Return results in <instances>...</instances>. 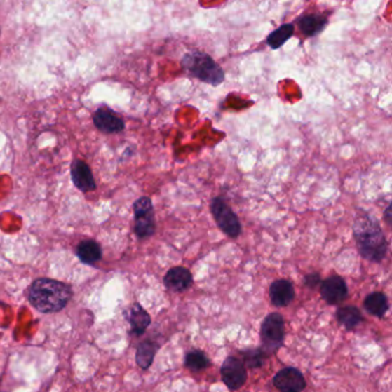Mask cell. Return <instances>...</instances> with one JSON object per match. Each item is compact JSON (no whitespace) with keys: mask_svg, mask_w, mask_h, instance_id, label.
<instances>
[{"mask_svg":"<svg viewBox=\"0 0 392 392\" xmlns=\"http://www.w3.org/2000/svg\"><path fill=\"white\" fill-rule=\"evenodd\" d=\"M353 237L363 258L381 262L388 252V242L381 224L372 214H360L353 222Z\"/></svg>","mask_w":392,"mask_h":392,"instance_id":"cell-1","label":"cell"},{"mask_svg":"<svg viewBox=\"0 0 392 392\" xmlns=\"http://www.w3.org/2000/svg\"><path fill=\"white\" fill-rule=\"evenodd\" d=\"M69 285L51 278H39L30 285L29 303L42 313H55L64 309L72 298Z\"/></svg>","mask_w":392,"mask_h":392,"instance_id":"cell-2","label":"cell"},{"mask_svg":"<svg viewBox=\"0 0 392 392\" xmlns=\"http://www.w3.org/2000/svg\"><path fill=\"white\" fill-rule=\"evenodd\" d=\"M181 66L190 76L203 83L217 86L224 83L226 74L220 65L205 52L191 51L185 53L181 59Z\"/></svg>","mask_w":392,"mask_h":392,"instance_id":"cell-3","label":"cell"},{"mask_svg":"<svg viewBox=\"0 0 392 392\" xmlns=\"http://www.w3.org/2000/svg\"><path fill=\"white\" fill-rule=\"evenodd\" d=\"M210 208L215 224L224 235L230 238H237L242 234V224L237 214L227 204L224 198L214 197L210 201Z\"/></svg>","mask_w":392,"mask_h":392,"instance_id":"cell-4","label":"cell"},{"mask_svg":"<svg viewBox=\"0 0 392 392\" xmlns=\"http://www.w3.org/2000/svg\"><path fill=\"white\" fill-rule=\"evenodd\" d=\"M260 337H262L264 353L266 356L275 353L283 344V316L278 313H271L267 316L262 325Z\"/></svg>","mask_w":392,"mask_h":392,"instance_id":"cell-5","label":"cell"},{"mask_svg":"<svg viewBox=\"0 0 392 392\" xmlns=\"http://www.w3.org/2000/svg\"><path fill=\"white\" fill-rule=\"evenodd\" d=\"M134 231L140 238H147L156 231V219L152 201L149 197H140L134 204Z\"/></svg>","mask_w":392,"mask_h":392,"instance_id":"cell-6","label":"cell"},{"mask_svg":"<svg viewBox=\"0 0 392 392\" xmlns=\"http://www.w3.org/2000/svg\"><path fill=\"white\" fill-rule=\"evenodd\" d=\"M221 375L230 390H238L245 384L248 374L242 360L236 357H228L221 367Z\"/></svg>","mask_w":392,"mask_h":392,"instance_id":"cell-7","label":"cell"},{"mask_svg":"<svg viewBox=\"0 0 392 392\" xmlns=\"http://www.w3.org/2000/svg\"><path fill=\"white\" fill-rule=\"evenodd\" d=\"M274 386L280 392H302L306 386L303 374L294 367L281 370L273 379Z\"/></svg>","mask_w":392,"mask_h":392,"instance_id":"cell-8","label":"cell"},{"mask_svg":"<svg viewBox=\"0 0 392 392\" xmlns=\"http://www.w3.org/2000/svg\"><path fill=\"white\" fill-rule=\"evenodd\" d=\"M321 296L329 305L342 303L348 297V285L341 276L334 275L323 281Z\"/></svg>","mask_w":392,"mask_h":392,"instance_id":"cell-9","label":"cell"},{"mask_svg":"<svg viewBox=\"0 0 392 392\" xmlns=\"http://www.w3.org/2000/svg\"><path fill=\"white\" fill-rule=\"evenodd\" d=\"M72 180L75 187L82 192L93 191L96 189L93 172L82 160H75L72 165Z\"/></svg>","mask_w":392,"mask_h":392,"instance_id":"cell-10","label":"cell"},{"mask_svg":"<svg viewBox=\"0 0 392 392\" xmlns=\"http://www.w3.org/2000/svg\"><path fill=\"white\" fill-rule=\"evenodd\" d=\"M192 280L194 278H192L191 271L187 268L177 266V267L170 268L167 271L163 282L169 290L181 292L191 287Z\"/></svg>","mask_w":392,"mask_h":392,"instance_id":"cell-11","label":"cell"},{"mask_svg":"<svg viewBox=\"0 0 392 392\" xmlns=\"http://www.w3.org/2000/svg\"><path fill=\"white\" fill-rule=\"evenodd\" d=\"M269 296L275 306H288L295 298L294 285L290 281L276 280L271 283Z\"/></svg>","mask_w":392,"mask_h":392,"instance_id":"cell-12","label":"cell"},{"mask_svg":"<svg viewBox=\"0 0 392 392\" xmlns=\"http://www.w3.org/2000/svg\"><path fill=\"white\" fill-rule=\"evenodd\" d=\"M297 25L300 32H303L306 37H314L325 30L328 26V19L321 14L311 13L305 14L297 19Z\"/></svg>","mask_w":392,"mask_h":392,"instance_id":"cell-13","label":"cell"},{"mask_svg":"<svg viewBox=\"0 0 392 392\" xmlns=\"http://www.w3.org/2000/svg\"><path fill=\"white\" fill-rule=\"evenodd\" d=\"M93 123L98 128L99 130L107 133V134H115L125 129V122L119 118L114 113L106 111V109H98L93 114Z\"/></svg>","mask_w":392,"mask_h":392,"instance_id":"cell-14","label":"cell"},{"mask_svg":"<svg viewBox=\"0 0 392 392\" xmlns=\"http://www.w3.org/2000/svg\"><path fill=\"white\" fill-rule=\"evenodd\" d=\"M128 321L130 323L131 334L140 336L147 332V327L151 323V318L149 313L140 304L136 303L129 309Z\"/></svg>","mask_w":392,"mask_h":392,"instance_id":"cell-15","label":"cell"},{"mask_svg":"<svg viewBox=\"0 0 392 392\" xmlns=\"http://www.w3.org/2000/svg\"><path fill=\"white\" fill-rule=\"evenodd\" d=\"M76 255L81 262H84L86 265H95L102 259V252L96 241L86 239L77 246Z\"/></svg>","mask_w":392,"mask_h":392,"instance_id":"cell-16","label":"cell"},{"mask_svg":"<svg viewBox=\"0 0 392 392\" xmlns=\"http://www.w3.org/2000/svg\"><path fill=\"white\" fill-rule=\"evenodd\" d=\"M294 23H284L268 35L266 42L271 50H278L294 36Z\"/></svg>","mask_w":392,"mask_h":392,"instance_id":"cell-17","label":"cell"},{"mask_svg":"<svg viewBox=\"0 0 392 392\" xmlns=\"http://www.w3.org/2000/svg\"><path fill=\"white\" fill-rule=\"evenodd\" d=\"M364 307L372 316L383 318L389 309V303L386 295L382 292H373L366 297V299L364 300Z\"/></svg>","mask_w":392,"mask_h":392,"instance_id":"cell-18","label":"cell"},{"mask_svg":"<svg viewBox=\"0 0 392 392\" xmlns=\"http://www.w3.org/2000/svg\"><path fill=\"white\" fill-rule=\"evenodd\" d=\"M159 349V345L152 341H144L138 345L137 352H136V361L138 366L142 370L150 368L156 357V351Z\"/></svg>","mask_w":392,"mask_h":392,"instance_id":"cell-19","label":"cell"},{"mask_svg":"<svg viewBox=\"0 0 392 392\" xmlns=\"http://www.w3.org/2000/svg\"><path fill=\"white\" fill-rule=\"evenodd\" d=\"M336 319L346 330H352L363 321V314L354 306H344L337 309Z\"/></svg>","mask_w":392,"mask_h":392,"instance_id":"cell-20","label":"cell"},{"mask_svg":"<svg viewBox=\"0 0 392 392\" xmlns=\"http://www.w3.org/2000/svg\"><path fill=\"white\" fill-rule=\"evenodd\" d=\"M185 366L192 372H201L208 366V357L201 351H190L185 357Z\"/></svg>","mask_w":392,"mask_h":392,"instance_id":"cell-21","label":"cell"},{"mask_svg":"<svg viewBox=\"0 0 392 392\" xmlns=\"http://www.w3.org/2000/svg\"><path fill=\"white\" fill-rule=\"evenodd\" d=\"M265 356L264 351L260 350V349H252V350L245 351L243 357H244V361L248 367L250 368H259L262 367L265 363Z\"/></svg>","mask_w":392,"mask_h":392,"instance_id":"cell-22","label":"cell"},{"mask_svg":"<svg viewBox=\"0 0 392 392\" xmlns=\"http://www.w3.org/2000/svg\"><path fill=\"white\" fill-rule=\"evenodd\" d=\"M305 284L309 288H316L320 283V275L318 273H311L305 276Z\"/></svg>","mask_w":392,"mask_h":392,"instance_id":"cell-23","label":"cell"},{"mask_svg":"<svg viewBox=\"0 0 392 392\" xmlns=\"http://www.w3.org/2000/svg\"><path fill=\"white\" fill-rule=\"evenodd\" d=\"M391 204L388 205L386 212H384V219H386V224H391Z\"/></svg>","mask_w":392,"mask_h":392,"instance_id":"cell-24","label":"cell"}]
</instances>
